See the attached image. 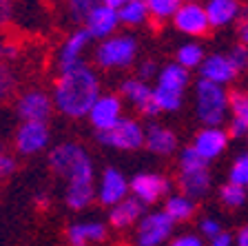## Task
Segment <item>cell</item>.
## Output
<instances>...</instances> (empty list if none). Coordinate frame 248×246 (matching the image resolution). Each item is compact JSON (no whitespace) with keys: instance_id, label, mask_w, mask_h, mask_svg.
<instances>
[{"instance_id":"48","label":"cell","mask_w":248,"mask_h":246,"mask_svg":"<svg viewBox=\"0 0 248 246\" xmlns=\"http://www.w3.org/2000/svg\"><path fill=\"white\" fill-rule=\"evenodd\" d=\"M0 151H2V147H0Z\"/></svg>"},{"instance_id":"31","label":"cell","mask_w":248,"mask_h":246,"mask_svg":"<svg viewBox=\"0 0 248 246\" xmlns=\"http://www.w3.org/2000/svg\"><path fill=\"white\" fill-rule=\"evenodd\" d=\"M102 0H67V14L73 22H84Z\"/></svg>"},{"instance_id":"47","label":"cell","mask_w":248,"mask_h":246,"mask_svg":"<svg viewBox=\"0 0 248 246\" xmlns=\"http://www.w3.org/2000/svg\"><path fill=\"white\" fill-rule=\"evenodd\" d=\"M184 2H200V0H184Z\"/></svg>"},{"instance_id":"9","label":"cell","mask_w":248,"mask_h":246,"mask_svg":"<svg viewBox=\"0 0 248 246\" xmlns=\"http://www.w3.org/2000/svg\"><path fill=\"white\" fill-rule=\"evenodd\" d=\"M173 22L186 36H204L211 27L206 7L200 5V2H182L177 14L173 16Z\"/></svg>"},{"instance_id":"7","label":"cell","mask_w":248,"mask_h":246,"mask_svg":"<svg viewBox=\"0 0 248 246\" xmlns=\"http://www.w3.org/2000/svg\"><path fill=\"white\" fill-rule=\"evenodd\" d=\"M175 220L166 211H153L140 217L138 231H135V244L138 246H160L173 233Z\"/></svg>"},{"instance_id":"2","label":"cell","mask_w":248,"mask_h":246,"mask_svg":"<svg viewBox=\"0 0 248 246\" xmlns=\"http://www.w3.org/2000/svg\"><path fill=\"white\" fill-rule=\"evenodd\" d=\"M49 166L56 175L69 180H93V162L89 153L73 142H62L49 153Z\"/></svg>"},{"instance_id":"4","label":"cell","mask_w":248,"mask_h":246,"mask_svg":"<svg viewBox=\"0 0 248 246\" xmlns=\"http://www.w3.org/2000/svg\"><path fill=\"white\" fill-rule=\"evenodd\" d=\"M182 193L197 200L204 197L211 189V173H208V160L202 158L193 147L182 151L180 155V180H177Z\"/></svg>"},{"instance_id":"42","label":"cell","mask_w":248,"mask_h":246,"mask_svg":"<svg viewBox=\"0 0 248 246\" xmlns=\"http://www.w3.org/2000/svg\"><path fill=\"white\" fill-rule=\"evenodd\" d=\"M18 56V47L7 40H0V60H14Z\"/></svg>"},{"instance_id":"29","label":"cell","mask_w":248,"mask_h":246,"mask_svg":"<svg viewBox=\"0 0 248 246\" xmlns=\"http://www.w3.org/2000/svg\"><path fill=\"white\" fill-rule=\"evenodd\" d=\"M184 0H146L149 5V14L153 16L155 20H166V18H173L177 14V9L182 7Z\"/></svg>"},{"instance_id":"17","label":"cell","mask_w":248,"mask_h":246,"mask_svg":"<svg viewBox=\"0 0 248 246\" xmlns=\"http://www.w3.org/2000/svg\"><path fill=\"white\" fill-rule=\"evenodd\" d=\"M202 78H208V80L217 82V84H228V82L235 80V76L239 73V69L235 67V62L231 60V56H224V53H213L206 56L200 67Z\"/></svg>"},{"instance_id":"38","label":"cell","mask_w":248,"mask_h":246,"mask_svg":"<svg viewBox=\"0 0 248 246\" xmlns=\"http://www.w3.org/2000/svg\"><path fill=\"white\" fill-rule=\"evenodd\" d=\"M16 169V162L11 155H7L5 151H0V178H7V175H11Z\"/></svg>"},{"instance_id":"26","label":"cell","mask_w":248,"mask_h":246,"mask_svg":"<svg viewBox=\"0 0 248 246\" xmlns=\"http://www.w3.org/2000/svg\"><path fill=\"white\" fill-rule=\"evenodd\" d=\"M118 14H120V22H122V25H129V27L144 25L146 18L151 16L146 0H131V2H126L124 7H120Z\"/></svg>"},{"instance_id":"12","label":"cell","mask_w":248,"mask_h":246,"mask_svg":"<svg viewBox=\"0 0 248 246\" xmlns=\"http://www.w3.org/2000/svg\"><path fill=\"white\" fill-rule=\"evenodd\" d=\"M53 98H49L45 91L40 89H31V91L22 93L18 98V104H16V111L22 120H40V122H46L49 115L53 111Z\"/></svg>"},{"instance_id":"40","label":"cell","mask_w":248,"mask_h":246,"mask_svg":"<svg viewBox=\"0 0 248 246\" xmlns=\"http://www.w3.org/2000/svg\"><path fill=\"white\" fill-rule=\"evenodd\" d=\"M228 133L232 135V138H248V124L244 122V120L235 118L231 122V129H228Z\"/></svg>"},{"instance_id":"43","label":"cell","mask_w":248,"mask_h":246,"mask_svg":"<svg viewBox=\"0 0 248 246\" xmlns=\"http://www.w3.org/2000/svg\"><path fill=\"white\" fill-rule=\"evenodd\" d=\"M14 16V7H11V0H0V27L7 25Z\"/></svg>"},{"instance_id":"46","label":"cell","mask_w":248,"mask_h":246,"mask_svg":"<svg viewBox=\"0 0 248 246\" xmlns=\"http://www.w3.org/2000/svg\"><path fill=\"white\" fill-rule=\"evenodd\" d=\"M102 2H107L108 7H115V9H120V7H124L126 2H131V0H102Z\"/></svg>"},{"instance_id":"5","label":"cell","mask_w":248,"mask_h":246,"mask_svg":"<svg viewBox=\"0 0 248 246\" xmlns=\"http://www.w3.org/2000/svg\"><path fill=\"white\" fill-rule=\"evenodd\" d=\"M138 56V40L133 36H108L95 49V65L100 69H124L131 67Z\"/></svg>"},{"instance_id":"3","label":"cell","mask_w":248,"mask_h":246,"mask_svg":"<svg viewBox=\"0 0 248 246\" xmlns=\"http://www.w3.org/2000/svg\"><path fill=\"white\" fill-rule=\"evenodd\" d=\"M195 100H197V118L204 127H219L226 118L231 107V96H226L224 84L200 78L195 84Z\"/></svg>"},{"instance_id":"18","label":"cell","mask_w":248,"mask_h":246,"mask_svg":"<svg viewBox=\"0 0 248 246\" xmlns=\"http://www.w3.org/2000/svg\"><path fill=\"white\" fill-rule=\"evenodd\" d=\"M226 144H228L226 131H222V129H217V127H206L195 135V140H193V149H195L202 158H206L208 162H211V160H215L217 155L224 153Z\"/></svg>"},{"instance_id":"6","label":"cell","mask_w":248,"mask_h":246,"mask_svg":"<svg viewBox=\"0 0 248 246\" xmlns=\"http://www.w3.org/2000/svg\"><path fill=\"white\" fill-rule=\"evenodd\" d=\"M98 142L108 147V149L118 151H135L140 147H144L146 142V131L142 124L133 118H122L118 124L111 129L98 131Z\"/></svg>"},{"instance_id":"36","label":"cell","mask_w":248,"mask_h":246,"mask_svg":"<svg viewBox=\"0 0 248 246\" xmlns=\"http://www.w3.org/2000/svg\"><path fill=\"white\" fill-rule=\"evenodd\" d=\"M237 33H239L242 45H248V7L242 9V14L237 18Z\"/></svg>"},{"instance_id":"30","label":"cell","mask_w":248,"mask_h":246,"mask_svg":"<svg viewBox=\"0 0 248 246\" xmlns=\"http://www.w3.org/2000/svg\"><path fill=\"white\" fill-rule=\"evenodd\" d=\"M153 98H155V104L160 107V111L173 113L182 107V93L162 89V87H157V84H155V89H153Z\"/></svg>"},{"instance_id":"15","label":"cell","mask_w":248,"mask_h":246,"mask_svg":"<svg viewBox=\"0 0 248 246\" xmlns=\"http://www.w3.org/2000/svg\"><path fill=\"white\" fill-rule=\"evenodd\" d=\"M129 191H131V182H126V178L118 169H104L98 186V200L104 206H113L118 202H122L129 195Z\"/></svg>"},{"instance_id":"1","label":"cell","mask_w":248,"mask_h":246,"mask_svg":"<svg viewBox=\"0 0 248 246\" xmlns=\"http://www.w3.org/2000/svg\"><path fill=\"white\" fill-rule=\"evenodd\" d=\"M100 93V80L89 65L60 71L53 87V104L67 118H87Z\"/></svg>"},{"instance_id":"13","label":"cell","mask_w":248,"mask_h":246,"mask_svg":"<svg viewBox=\"0 0 248 246\" xmlns=\"http://www.w3.org/2000/svg\"><path fill=\"white\" fill-rule=\"evenodd\" d=\"M89 120H91L95 131H104L111 129L113 124H118L122 120V102L118 96H100L95 100V104L89 111Z\"/></svg>"},{"instance_id":"27","label":"cell","mask_w":248,"mask_h":246,"mask_svg":"<svg viewBox=\"0 0 248 246\" xmlns=\"http://www.w3.org/2000/svg\"><path fill=\"white\" fill-rule=\"evenodd\" d=\"M175 60L180 62L182 67H186L188 71L195 67H202V62H204V49H202L200 45H195V42H188V45H182L180 49H177L175 53Z\"/></svg>"},{"instance_id":"20","label":"cell","mask_w":248,"mask_h":246,"mask_svg":"<svg viewBox=\"0 0 248 246\" xmlns=\"http://www.w3.org/2000/svg\"><path fill=\"white\" fill-rule=\"evenodd\" d=\"M204 7H206L211 27H228L231 22H237L244 9L239 0H206Z\"/></svg>"},{"instance_id":"23","label":"cell","mask_w":248,"mask_h":246,"mask_svg":"<svg viewBox=\"0 0 248 246\" xmlns=\"http://www.w3.org/2000/svg\"><path fill=\"white\" fill-rule=\"evenodd\" d=\"M107 237V229L100 222H82L69 226L67 240L71 246H87L89 242H102Z\"/></svg>"},{"instance_id":"24","label":"cell","mask_w":248,"mask_h":246,"mask_svg":"<svg viewBox=\"0 0 248 246\" xmlns=\"http://www.w3.org/2000/svg\"><path fill=\"white\" fill-rule=\"evenodd\" d=\"M186 84H188V69L182 67L180 62H170L157 73V87L169 89V91L184 93Z\"/></svg>"},{"instance_id":"34","label":"cell","mask_w":248,"mask_h":246,"mask_svg":"<svg viewBox=\"0 0 248 246\" xmlns=\"http://www.w3.org/2000/svg\"><path fill=\"white\" fill-rule=\"evenodd\" d=\"M231 109H232V115L248 124V93L242 91H235L231 93Z\"/></svg>"},{"instance_id":"28","label":"cell","mask_w":248,"mask_h":246,"mask_svg":"<svg viewBox=\"0 0 248 246\" xmlns=\"http://www.w3.org/2000/svg\"><path fill=\"white\" fill-rule=\"evenodd\" d=\"M219 197H222L224 206H228V209H239V206L246 202V186L228 180V184H224L222 191H219Z\"/></svg>"},{"instance_id":"19","label":"cell","mask_w":248,"mask_h":246,"mask_svg":"<svg viewBox=\"0 0 248 246\" xmlns=\"http://www.w3.org/2000/svg\"><path fill=\"white\" fill-rule=\"evenodd\" d=\"M144 206L146 204H142L135 195L133 197L126 195L122 202H118V204L111 206L108 222H111V226H115V229H126V226L140 222V217L144 215Z\"/></svg>"},{"instance_id":"44","label":"cell","mask_w":248,"mask_h":246,"mask_svg":"<svg viewBox=\"0 0 248 246\" xmlns=\"http://www.w3.org/2000/svg\"><path fill=\"white\" fill-rule=\"evenodd\" d=\"M232 244V235L231 233L219 231L215 237H211V246H231Z\"/></svg>"},{"instance_id":"25","label":"cell","mask_w":248,"mask_h":246,"mask_svg":"<svg viewBox=\"0 0 248 246\" xmlns=\"http://www.w3.org/2000/svg\"><path fill=\"white\" fill-rule=\"evenodd\" d=\"M164 211L175 222H186V220H191L193 213H195V202H193V197H188L186 193L170 195V197H166Z\"/></svg>"},{"instance_id":"32","label":"cell","mask_w":248,"mask_h":246,"mask_svg":"<svg viewBox=\"0 0 248 246\" xmlns=\"http://www.w3.org/2000/svg\"><path fill=\"white\" fill-rule=\"evenodd\" d=\"M16 91V76L5 60H0V102H5Z\"/></svg>"},{"instance_id":"10","label":"cell","mask_w":248,"mask_h":246,"mask_svg":"<svg viewBox=\"0 0 248 246\" xmlns=\"http://www.w3.org/2000/svg\"><path fill=\"white\" fill-rule=\"evenodd\" d=\"M170 182L160 173H138L131 180V193L138 197L142 204H155L169 195Z\"/></svg>"},{"instance_id":"8","label":"cell","mask_w":248,"mask_h":246,"mask_svg":"<svg viewBox=\"0 0 248 246\" xmlns=\"http://www.w3.org/2000/svg\"><path fill=\"white\" fill-rule=\"evenodd\" d=\"M49 144V127L40 120H22L16 131V149L22 155H33Z\"/></svg>"},{"instance_id":"37","label":"cell","mask_w":248,"mask_h":246,"mask_svg":"<svg viewBox=\"0 0 248 246\" xmlns=\"http://www.w3.org/2000/svg\"><path fill=\"white\" fill-rule=\"evenodd\" d=\"M157 76V65H155L153 60H144L140 62L138 67V78H142V80H149V78Z\"/></svg>"},{"instance_id":"22","label":"cell","mask_w":248,"mask_h":246,"mask_svg":"<svg viewBox=\"0 0 248 246\" xmlns=\"http://www.w3.org/2000/svg\"><path fill=\"white\" fill-rule=\"evenodd\" d=\"M95 197V186L93 180H69L67 191H64V200H67L69 209L73 211H82Z\"/></svg>"},{"instance_id":"39","label":"cell","mask_w":248,"mask_h":246,"mask_svg":"<svg viewBox=\"0 0 248 246\" xmlns=\"http://www.w3.org/2000/svg\"><path fill=\"white\" fill-rule=\"evenodd\" d=\"M200 231L204 233V235H206L208 240H211V237H215L217 233L222 231V226H219V222H215V220H211V217H208V220H202Z\"/></svg>"},{"instance_id":"35","label":"cell","mask_w":248,"mask_h":246,"mask_svg":"<svg viewBox=\"0 0 248 246\" xmlns=\"http://www.w3.org/2000/svg\"><path fill=\"white\" fill-rule=\"evenodd\" d=\"M231 60L235 62V67L242 71V69H246L248 67V45H239V47H235L231 53Z\"/></svg>"},{"instance_id":"16","label":"cell","mask_w":248,"mask_h":246,"mask_svg":"<svg viewBox=\"0 0 248 246\" xmlns=\"http://www.w3.org/2000/svg\"><path fill=\"white\" fill-rule=\"evenodd\" d=\"M118 25H120L118 9H115V7H108L107 2H100V5L89 14L87 20H84V27L91 31V36L100 38V40L113 36V31L118 29Z\"/></svg>"},{"instance_id":"11","label":"cell","mask_w":248,"mask_h":246,"mask_svg":"<svg viewBox=\"0 0 248 246\" xmlns=\"http://www.w3.org/2000/svg\"><path fill=\"white\" fill-rule=\"evenodd\" d=\"M120 91L122 96L129 100L133 107H138L140 111L144 113L146 118H155L160 113V107L155 104L153 98V89L149 87V82L142 80V78H131V80H124L120 84Z\"/></svg>"},{"instance_id":"14","label":"cell","mask_w":248,"mask_h":246,"mask_svg":"<svg viewBox=\"0 0 248 246\" xmlns=\"http://www.w3.org/2000/svg\"><path fill=\"white\" fill-rule=\"evenodd\" d=\"M91 40H93V36L87 27L73 31L60 47V56H58L60 71H67V69H73V67H78V65H82V53Z\"/></svg>"},{"instance_id":"21","label":"cell","mask_w":248,"mask_h":246,"mask_svg":"<svg viewBox=\"0 0 248 246\" xmlns=\"http://www.w3.org/2000/svg\"><path fill=\"white\" fill-rule=\"evenodd\" d=\"M144 147L151 153L169 155V153H173L177 147V135L173 133L170 129H164V127H160V124H149Z\"/></svg>"},{"instance_id":"41","label":"cell","mask_w":248,"mask_h":246,"mask_svg":"<svg viewBox=\"0 0 248 246\" xmlns=\"http://www.w3.org/2000/svg\"><path fill=\"white\" fill-rule=\"evenodd\" d=\"M169 246H204V242H202L197 235L188 233V235H180V237H175V240L170 242Z\"/></svg>"},{"instance_id":"45","label":"cell","mask_w":248,"mask_h":246,"mask_svg":"<svg viewBox=\"0 0 248 246\" xmlns=\"http://www.w3.org/2000/svg\"><path fill=\"white\" fill-rule=\"evenodd\" d=\"M237 246H248V224L237 233Z\"/></svg>"},{"instance_id":"33","label":"cell","mask_w":248,"mask_h":246,"mask_svg":"<svg viewBox=\"0 0 248 246\" xmlns=\"http://www.w3.org/2000/svg\"><path fill=\"white\" fill-rule=\"evenodd\" d=\"M228 180H231V182H237V184L248 186V153L239 155V158L232 162Z\"/></svg>"}]
</instances>
